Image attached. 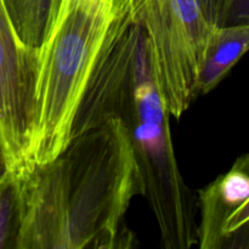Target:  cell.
<instances>
[{
  "instance_id": "277c9868",
  "label": "cell",
  "mask_w": 249,
  "mask_h": 249,
  "mask_svg": "<svg viewBox=\"0 0 249 249\" xmlns=\"http://www.w3.org/2000/svg\"><path fill=\"white\" fill-rule=\"evenodd\" d=\"M142 28L151 66L170 116L179 119L198 96L202 50L214 26L199 0H126Z\"/></svg>"
},
{
  "instance_id": "8992f818",
  "label": "cell",
  "mask_w": 249,
  "mask_h": 249,
  "mask_svg": "<svg viewBox=\"0 0 249 249\" xmlns=\"http://www.w3.org/2000/svg\"><path fill=\"white\" fill-rule=\"evenodd\" d=\"M197 246L224 249L230 237L249 225V152L198 192Z\"/></svg>"
},
{
  "instance_id": "6da1fadb",
  "label": "cell",
  "mask_w": 249,
  "mask_h": 249,
  "mask_svg": "<svg viewBox=\"0 0 249 249\" xmlns=\"http://www.w3.org/2000/svg\"><path fill=\"white\" fill-rule=\"evenodd\" d=\"M23 220L17 249H125V216L142 196L130 139L109 118L71 138L53 160L22 173Z\"/></svg>"
},
{
  "instance_id": "4fadbf2b",
  "label": "cell",
  "mask_w": 249,
  "mask_h": 249,
  "mask_svg": "<svg viewBox=\"0 0 249 249\" xmlns=\"http://www.w3.org/2000/svg\"><path fill=\"white\" fill-rule=\"evenodd\" d=\"M6 169H7V163H6V160H5V155L4 152H2L1 146H0V178L4 175V173L6 172Z\"/></svg>"
},
{
  "instance_id": "3957f363",
  "label": "cell",
  "mask_w": 249,
  "mask_h": 249,
  "mask_svg": "<svg viewBox=\"0 0 249 249\" xmlns=\"http://www.w3.org/2000/svg\"><path fill=\"white\" fill-rule=\"evenodd\" d=\"M126 0H62L39 48L29 163L53 160L68 145L97 63L128 18Z\"/></svg>"
},
{
  "instance_id": "7c38bea8",
  "label": "cell",
  "mask_w": 249,
  "mask_h": 249,
  "mask_svg": "<svg viewBox=\"0 0 249 249\" xmlns=\"http://www.w3.org/2000/svg\"><path fill=\"white\" fill-rule=\"evenodd\" d=\"M201 1L202 7H203V11L206 14V16L208 17L209 21L212 23H215L216 18V12H218V6H219V0H199Z\"/></svg>"
},
{
  "instance_id": "9c48e42d",
  "label": "cell",
  "mask_w": 249,
  "mask_h": 249,
  "mask_svg": "<svg viewBox=\"0 0 249 249\" xmlns=\"http://www.w3.org/2000/svg\"><path fill=\"white\" fill-rule=\"evenodd\" d=\"M53 0H12L9 11L19 36L27 45L39 49L46 32Z\"/></svg>"
},
{
  "instance_id": "7a4b0ae2",
  "label": "cell",
  "mask_w": 249,
  "mask_h": 249,
  "mask_svg": "<svg viewBox=\"0 0 249 249\" xmlns=\"http://www.w3.org/2000/svg\"><path fill=\"white\" fill-rule=\"evenodd\" d=\"M169 117L153 74L145 33L129 16L95 68L72 136L106 119H119L130 139L142 197L152 209L163 247L189 249L198 242V202L178 165Z\"/></svg>"
},
{
  "instance_id": "30bf717a",
  "label": "cell",
  "mask_w": 249,
  "mask_h": 249,
  "mask_svg": "<svg viewBox=\"0 0 249 249\" xmlns=\"http://www.w3.org/2000/svg\"><path fill=\"white\" fill-rule=\"evenodd\" d=\"M249 23V0H219L215 26Z\"/></svg>"
},
{
  "instance_id": "5b68a950",
  "label": "cell",
  "mask_w": 249,
  "mask_h": 249,
  "mask_svg": "<svg viewBox=\"0 0 249 249\" xmlns=\"http://www.w3.org/2000/svg\"><path fill=\"white\" fill-rule=\"evenodd\" d=\"M39 49L19 36L6 0H0V146L7 169L24 173L28 158Z\"/></svg>"
},
{
  "instance_id": "5bb4252c",
  "label": "cell",
  "mask_w": 249,
  "mask_h": 249,
  "mask_svg": "<svg viewBox=\"0 0 249 249\" xmlns=\"http://www.w3.org/2000/svg\"><path fill=\"white\" fill-rule=\"evenodd\" d=\"M12 0H6V4H7V7H9V5H10V2H11Z\"/></svg>"
},
{
  "instance_id": "8fae6325",
  "label": "cell",
  "mask_w": 249,
  "mask_h": 249,
  "mask_svg": "<svg viewBox=\"0 0 249 249\" xmlns=\"http://www.w3.org/2000/svg\"><path fill=\"white\" fill-rule=\"evenodd\" d=\"M224 249H249V225L229 238Z\"/></svg>"
},
{
  "instance_id": "ba28073f",
  "label": "cell",
  "mask_w": 249,
  "mask_h": 249,
  "mask_svg": "<svg viewBox=\"0 0 249 249\" xmlns=\"http://www.w3.org/2000/svg\"><path fill=\"white\" fill-rule=\"evenodd\" d=\"M23 220L22 178L6 169L0 178V249H17Z\"/></svg>"
},
{
  "instance_id": "52a82bcc",
  "label": "cell",
  "mask_w": 249,
  "mask_h": 249,
  "mask_svg": "<svg viewBox=\"0 0 249 249\" xmlns=\"http://www.w3.org/2000/svg\"><path fill=\"white\" fill-rule=\"evenodd\" d=\"M249 51V23L215 26L209 31L198 66V95H206Z\"/></svg>"
}]
</instances>
